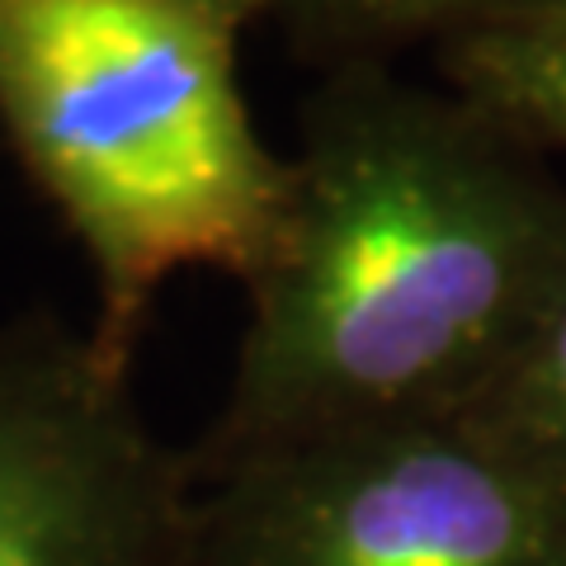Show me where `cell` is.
<instances>
[{
    "label": "cell",
    "instance_id": "cell-1",
    "mask_svg": "<svg viewBox=\"0 0 566 566\" xmlns=\"http://www.w3.org/2000/svg\"><path fill=\"white\" fill-rule=\"evenodd\" d=\"M193 468L374 420L463 416L566 289V185L463 95L335 66L303 114Z\"/></svg>",
    "mask_w": 566,
    "mask_h": 566
},
{
    "label": "cell",
    "instance_id": "cell-2",
    "mask_svg": "<svg viewBox=\"0 0 566 566\" xmlns=\"http://www.w3.org/2000/svg\"><path fill=\"white\" fill-rule=\"evenodd\" d=\"M274 0H0V128L91 260L95 349L133 368L180 270L251 283L289 208V156L241 95Z\"/></svg>",
    "mask_w": 566,
    "mask_h": 566
},
{
    "label": "cell",
    "instance_id": "cell-3",
    "mask_svg": "<svg viewBox=\"0 0 566 566\" xmlns=\"http://www.w3.org/2000/svg\"><path fill=\"white\" fill-rule=\"evenodd\" d=\"M193 472V566H566V486L463 416L349 424Z\"/></svg>",
    "mask_w": 566,
    "mask_h": 566
},
{
    "label": "cell",
    "instance_id": "cell-4",
    "mask_svg": "<svg viewBox=\"0 0 566 566\" xmlns=\"http://www.w3.org/2000/svg\"><path fill=\"white\" fill-rule=\"evenodd\" d=\"M193 510L133 368L48 312L0 331V566H193Z\"/></svg>",
    "mask_w": 566,
    "mask_h": 566
},
{
    "label": "cell",
    "instance_id": "cell-5",
    "mask_svg": "<svg viewBox=\"0 0 566 566\" xmlns=\"http://www.w3.org/2000/svg\"><path fill=\"white\" fill-rule=\"evenodd\" d=\"M434 71L524 147L566 151V0L439 43Z\"/></svg>",
    "mask_w": 566,
    "mask_h": 566
},
{
    "label": "cell",
    "instance_id": "cell-6",
    "mask_svg": "<svg viewBox=\"0 0 566 566\" xmlns=\"http://www.w3.org/2000/svg\"><path fill=\"white\" fill-rule=\"evenodd\" d=\"M557 0H274V20L297 48L335 66L387 62L406 43H449L510 14H528Z\"/></svg>",
    "mask_w": 566,
    "mask_h": 566
},
{
    "label": "cell",
    "instance_id": "cell-7",
    "mask_svg": "<svg viewBox=\"0 0 566 566\" xmlns=\"http://www.w3.org/2000/svg\"><path fill=\"white\" fill-rule=\"evenodd\" d=\"M463 420L566 486V289Z\"/></svg>",
    "mask_w": 566,
    "mask_h": 566
}]
</instances>
